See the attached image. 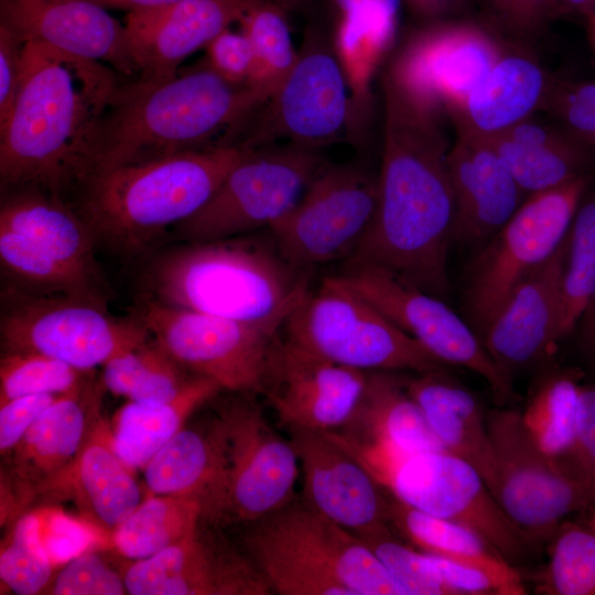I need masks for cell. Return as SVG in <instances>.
Masks as SVG:
<instances>
[{
	"mask_svg": "<svg viewBox=\"0 0 595 595\" xmlns=\"http://www.w3.org/2000/svg\"><path fill=\"white\" fill-rule=\"evenodd\" d=\"M99 391L90 378L79 389L60 396L2 455V524L31 509L41 490L76 457L100 401Z\"/></svg>",
	"mask_w": 595,
	"mask_h": 595,
	"instance_id": "obj_21",
	"label": "cell"
},
{
	"mask_svg": "<svg viewBox=\"0 0 595 595\" xmlns=\"http://www.w3.org/2000/svg\"><path fill=\"white\" fill-rule=\"evenodd\" d=\"M564 15L586 17L595 12V0H562Z\"/></svg>",
	"mask_w": 595,
	"mask_h": 595,
	"instance_id": "obj_58",
	"label": "cell"
},
{
	"mask_svg": "<svg viewBox=\"0 0 595 595\" xmlns=\"http://www.w3.org/2000/svg\"><path fill=\"white\" fill-rule=\"evenodd\" d=\"M580 389L570 375L551 376L538 386L520 413L533 441L550 456L565 455L574 443Z\"/></svg>",
	"mask_w": 595,
	"mask_h": 595,
	"instance_id": "obj_40",
	"label": "cell"
},
{
	"mask_svg": "<svg viewBox=\"0 0 595 595\" xmlns=\"http://www.w3.org/2000/svg\"><path fill=\"white\" fill-rule=\"evenodd\" d=\"M288 431L309 506L356 536L391 527L390 497L355 457L324 432Z\"/></svg>",
	"mask_w": 595,
	"mask_h": 595,
	"instance_id": "obj_22",
	"label": "cell"
},
{
	"mask_svg": "<svg viewBox=\"0 0 595 595\" xmlns=\"http://www.w3.org/2000/svg\"><path fill=\"white\" fill-rule=\"evenodd\" d=\"M53 595H123V574L117 573L93 548L75 556L53 577L44 592Z\"/></svg>",
	"mask_w": 595,
	"mask_h": 595,
	"instance_id": "obj_50",
	"label": "cell"
},
{
	"mask_svg": "<svg viewBox=\"0 0 595 595\" xmlns=\"http://www.w3.org/2000/svg\"><path fill=\"white\" fill-rule=\"evenodd\" d=\"M310 0H274L275 3L281 6L284 10H294L303 7Z\"/></svg>",
	"mask_w": 595,
	"mask_h": 595,
	"instance_id": "obj_61",
	"label": "cell"
},
{
	"mask_svg": "<svg viewBox=\"0 0 595 595\" xmlns=\"http://www.w3.org/2000/svg\"><path fill=\"white\" fill-rule=\"evenodd\" d=\"M542 111L595 149V80L556 76Z\"/></svg>",
	"mask_w": 595,
	"mask_h": 595,
	"instance_id": "obj_49",
	"label": "cell"
},
{
	"mask_svg": "<svg viewBox=\"0 0 595 595\" xmlns=\"http://www.w3.org/2000/svg\"><path fill=\"white\" fill-rule=\"evenodd\" d=\"M507 42L483 22L432 21L403 42L383 79L421 110L448 116L488 74Z\"/></svg>",
	"mask_w": 595,
	"mask_h": 595,
	"instance_id": "obj_15",
	"label": "cell"
},
{
	"mask_svg": "<svg viewBox=\"0 0 595 595\" xmlns=\"http://www.w3.org/2000/svg\"><path fill=\"white\" fill-rule=\"evenodd\" d=\"M152 495L197 500L203 520L215 524L225 480V443L218 416L206 428H183L145 465Z\"/></svg>",
	"mask_w": 595,
	"mask_h": 595,
	"instance_id": "obj_30",
	"label": "cell"
},
{
	"mask_svg": "<svg viewBox=\"0 0 595 595\" xmlns=\"http://www.w3.org/2000/svg\"><path fill=\"white\" fill-rule=\"evenodd\" d=\"M387 527L357 536L379 559L408 595H454L432 565L428 554L398 541Z\"/></svg>",
	"mask_w": 595,
	"mask_h": 595,
	"instance_id": "obj_46",
	"label": "cell"
},
{
	"mask_svg": "<svg viewBox=\"0 0 595 595\" xmlns=\"http://www.w3.org/2000/svg\"><path fill=\"white\" fill-rule=\"evenodd\" d=\"M566 253L567 235L515 288L482 338L491 358L511 376L537 363L562 338Z\"/></svg>",
	"mask_w": 595,
	"mask_h": 595,
	"instance_id": "obj_26",
	"label": "cell"
},
{
	"mask_svg": "<svg viewBox=\"0 0 595 595\" xmlns=\"http://www.w3.org/2000/svg\"><path fill=\"white\" fill-rule=\"evenodd\" d=\"M403 2L413 14L428 22L444 20L452 14L446 0H403Z\"/></svg>",
	"mask_w": 595,
	"mask_h": 595,
	"instance_id": "obj_55",
	"label": "cell"
},
{
	"mask_svg": "<svg viewBox=\"0 0 595 595\" xmlns=\"http://www.w3.org/2000/svg\"><path fill=\"white\" fill-rule=\"evenodd\" d=\"M378 205V175L351 164H324L296 204L270 229L279 252L302 269L348 260Z\"/></svg>",
	"mask_w": 595,
	"mask_h": 595,
	"instance_id": "obj_17",
	"label": "cell"
},
{
	"mask_svg": "<svg viewBox=\"0 0 595 595\" xmlns=\"http://www.w3.org/2000/svg\"><path fill=\"white\" fill-rule=\"evenodd\" d=\"M368 372L332 363L279 334L260 394L286 429L331 432L351 416Z\"/></svg>",
	"mask_w": 595,
	"mask_h": 595,
	"instance_id": "obj_19",
	"label": "cell"
},
{
	"mask_svg": "<svg viewBox=\"0 0 595 595\" xmlns=\"http://www.w3.org/2000/svg\"><path fill=\"white\" fill-rule=\"evenodd\" d=\"M40 545L57 567L83 552L101 544V534L82 518L76 519L54 505L31 509Z\"/></svg>",
	"mask_w": 595,
	"mask_h": 595,
	"instance_id": "obj_48",
	"label": "cell"
},
{
	"mask_svg": "<svg viewBox=\"0 0 595 595\" xmlns=\"http://www.w3.org/2000/svg\"><path fill=\"white\" fill-rule=\"evenodd\" d=\"M90 374L37 353L1 351L0 404L24 396L74 391L91 378Z\"/></svg>",
	"mask_w": 595,
	"mask_h": 595,
	"instance_id": "obj_44",
	"label": "cell"
},
{
	"mask_svg": "<svg viewBox=\"0 0 595 595\" xmlns=\"http://www.w3.org/2000/svg\"><path fill=\"white\" fill-rule=\"evenodd\" d=\"M585 22L587 40L595 56V12L586 15Z\"/></svg>",
	"mask_w": 595,
	"mask_h": 595,
	"instance_id": "obj_60",
	"label": "cell"
},
{
	"mask_svg": "<svg viewBox=\"0 0 595 595\" xmlns=\"http://www.w3.org/2000/svg\"><path fill=\"white\" fill-rule=\"evenodd\" d=\"M400 6L375 0L337 18L333 46L349 94L348 132L356 140L370 113L375 75L396 39Z\"/></svg>",
	"mask_w": 595,
	"mask_h": 595,
	"instance_id": "obj_34",
	"label": "cell"
},
{
	"mask_svg": "<svg viewBox=\"0 0 595 595\" xmlns=\"http://www.w3.org/2000/svg\"><path fill=\"white\" fill-rule=\"evenodd\" d=\"M578 323L582 345L589 355L595 356V288Z\"/></svg>",
	"mask_w": 595,
	"mask_h": 595,
	"instance_id": "obj_56",
	"label": "cell"
},
{
	"mask_svg": "<svg viewBox=\"0 0 595 595\" xmlns=\"http://www.w3.org/2000/svg\"><path fill=\"white\" fill-rule=\"evenodd\" d=\"M207 65L226 80L245 84L253 68V53L248 37L227 29L207 46Z\"/></svg>",
	"mask_w": 595,
	"mask_h": 595,
	"instance_id": "obj_52",
	"label": "cell"
},
{
	"mask_svg": "<svg viewBox=\"0 0 595 595\" xmlns=\"http://www.w3.org/2000/svg\"><path fill=\"white\" fill-rule=\"evenodd\" d=\"M202 520L203 507L197 500L152 495L116 528L110 541L122 556L144 560L193 534Z\"/></svg>",
	"mask_w": 595,
	"mask_h": 595,
	"instance_id": "obj_36",
	"label": "cell"
},
{
	"mask_svg": "<svg viewBox=\"0 0 595 595\" xmlns=\"http://www.w3.org/2000/svg\"><path fill=\"white\" fill-rule=\"evenodd\" d=\"M2 284L21 292L50 298H73L104 306L110 295L72 272L32 240L0 226Z\"/></svg>",
	"mask_w": 595,
	"mask_h": 595,
	"instance_id": "obj_37",
	"label": "cell"
},
{
	"mask_svg": "<svg viewBox=\"0 0 595 595\" xmlns=\"http://www.w3.org/2000/svg\"><path fill=\"white\" fill-rule=\"evenodd\" d=\"M136 316L190 372L221 390L260 393L271 346L284 321L244 322L138 299Z\"/></svg>",
	"mask_w": 595,
	"mask_h": 595,
	"instance_id": "obj_13",
	"label": "cell"
},
{
	"mask_svg": "<svg viewBox=\"0 0 595 595\" xmlns=\"http://www.w3.org/2000/svg\"><path fill=\"white\" fill-rule=\"evenodd\" d=\"M268 98L248 83L226 80L207 64L164 80L121 82L93 133L80 180L121 165L236 145Z\"/></svg>",
	"mask_w": 595,
	"mask_h": 595,
	"instance_id": "obj_3",
	"label": "cell"
},
{
	"mask_svg": "<svg viewBox=\"0 0 595 595\" xmlns=\"http://www.w3.org/2000/svg\"><path fill=\"white\" fill-rule=\"evenodd\" d=\"M24 44L0 23V128L7 122L19 93Z\"/></svg>",
	"mask_w": 595,
	"mask_h": 595,
	"instance_id": "obj_54",
	"label": "cell"
},
{
	"mask_svg": "<svg viewBox=\"0 0 595 595\" xmlns=\"http://www.w3.org/2000/svg\"><path fill=\"white\" fill-rule=\"evenodd\" d=\"M549 562L537 589L547 595H595V532L561 522L550 537Z\"/></svg>",
	"mask_w": 595,
	"mask_h": 595,
	"instance_id": "obj_42",
	"label": "cell"
},
{
	"mask_svg": "<svg viewBox=\"0 0 595 595\" xmlns=\"http://www.w3.org/2000/svg\"><path fill=\"white\" fill-rule=\"evenodd\" d=\"M486 25L508 41L532 45L564 15L562 0H478Z\"/></svg>",
	"mask_w": 595,
	"mask_h": 595,
	"instance_id": "obj_47",
	"label": "cell"
},
{
	"mask_svg": "<svg viewBox=\"0 0 595 595\" xmlns=\"http://www.w3.org/2000/svg\"><path fill=\"white\" fill-rule=\"evenodd\" d=\"M252 149L221 145L121 165L83 177L65 198L97 247L143 259L201 209Z\"/></svg>",
	"mask_w": 595,
	"mask_h": 595,
	"instance_id": "obj_4",
	"label": "cell"
},
{
	"mask_svg": "<svg viewBox=\"0 0 595 595\" xmlns=\"http://www.w3.org/2000/svg\"><path fill=\"white\" fill-rule=\"evenodd\" d=\"M559 458L595 490V386L581 387L574 443Z\"/></svg>",
	"mask_w": 595,
	"mask_h": 595,
	"instance_id": "obj_51",
	"label": "cell"
},
{
	"mask_svg": "<svg viewBox=\"0 0 595 595\" xmlns=\"http://www.w3.org/2000/svg\"><path fill=\"white\" fill-rule=\"evenodd\" d=\"M486 140L527 195L589 175L595 161V149L554 120L531 117Z\"/></svg>",
	"mask_w": 595,
	"mask_h": 595,
	"instance_id": "obj_31",
	"label": "cell"
},
{
	"mask_svg": "<svg viewBox=\"0 0 595 595\" xmlns=\"http://www.w3.org/2000/svg\"><path fill=\"white\" fill-rule=\"evenodd\" d=\"M595 288V190L584 194L567 234L562 337L578 324Z\"/></svg>",
	"mask_w": 595,
	"mask_h": 595,
	"instance_id": "obj_43",
	"label": "cell"
},
{
	"mask_svg": "<svg viewBox=\"0 0 595 595\" xmlns=\"http://www.w3.org/2000/svg\"><path fill=\"white\" fill-rule=\"evenodd\" d=\"M244 551L281 595H408L351 531L295 499L247 526Z\"/></svg>",
	"mask_w": 595,
	"mask_h": 595,
	"instance_id": "obj_6",
	"label": "cell"
},
{
	"mask_svg": "<svg viewBox=\"0 0 595 595\" xmlns=\"http://www.w3.org/2000/svg\"><path fill=\"white\" fill-rule=\"evenodd\" d=\"M382 88L378 205L368 232L348 260L386 268L443 300L451 289L447 252L455 221L450 148L440 118L412 105L385 79Z\"/></svg>",
	"mask_w": 595,
	"mask_h": 595,
	"instance_id": "obj_1",
	"label": "cell"
},
{
	"mask_svg": "<svg viewBox=\"0 0 595 595\" xmlns=\"http://www.w3.org/2000/svg\"><path fill=\"white\" fill-rule=\"evenodd\" d=\"M324 164L317 151L291 144L251 151L201 209L172 228L164 245L270 229L296 204Z\"/></svg>",
	"mask_w": 595,
	"mask_h": 595,
	"instance_id": "obj_11",
	"label": "cell"
},
{
	"mask_svg": "<svg viewBox=\"0 0 595 595\" xmlns=\"http://www.w3.org/2000/svg\"><path fill=\"white\" fill-rule=\"evenodd\" d=\"M355 457L392 498L470 529L510 564L532 545L509 520L482 475L448 451L402 452L357 444L325 432Z\"/></svg>",
	"mask_w": 595,
	"mask_h": 595,
	"instance_id": "obj_7",
	"label": "cell"
},
{
	"mask_svg": "<svg viewBox=\"0 0 595 595\" xmlns=\"http://www.w3.org/2000/svg\"><path fill=\"white\" fill-rule=\"evenodd\" d=\"M204 520L183 541L133 561L123 580L130 595H268L271 587L244 551Z\"/></svg>",
	"mask_w": 595,
	"mask_h": 595,
	"instance_id": "obj_20",
	"label": "cell"
},
{
	"mask_svg": "<svg viewBox=\"0 0 595 595\" xmlns=\"http://www.w3.org/2000/svg\"><path fill=\"white\" fill-rule=\"evenodd\" d=\"M447 164L455 198L453 240L494 236L528 196L486 139L457 132Z\"/></svg>",
	"mask_w": 595,
	"mask_h": 595,
	"instance_id": "obj_28",
	"label": "cell"
},
{
	"mask_svg": "<svg viewBox=\"0 0 595 595\" xmlns=\"http://www.w3.org/2000/svg\"><path fill=\"white\" fill-rule=\"evenodd\" d=\"M345 262L337 277L396 326L445 365H458L483 377L499 405L515 399L512 376L497 365L474 328L442 299L380 266Z\"/></svg>",
	"mask_w": 595,
	"mask_h": 595,
	"instance_id": "obj_18",
	"label": "cell"
},
{
	"mask_svg": "<svg viewBox=\"0 0 595 595\" xmlns=\"http://www.w3.org/2000/svg\"><path fill=\"white\" fill-rule=\"evenodd\" d=\"M258 0H178L131 11L126 17L138 76L164 80L180 64L206 46L234 22H240Z\"/></svg>",
	"mask_w": 595,
	"mask_h": 595,
	"instance_id": "obj_24",
	"label": "cell"
},
{
	"mask_svg": "<svg viewBox=\"0 0 595 595\" xmlns=\"http://www.w3.org/2000/svg\"><path fill=\"white\" fill-rule=\"evenodd\" d=\"M217 407L225 443V480L215 526L256 522L294 497L300 463L290 440L267 421L250 393Z\"/></svg>",
	"mask_w": 595,
	"mask_h": 595,
	"instance_id": "obj_16",
	"label": "cell"
},
{
	"mask_svg": "<svg viewBox=\"0 0 595 595\" xmlns=\"http://www.w3.org/2000/svg\"><path fill=\"white\" fill-rule=\"evenodd\" d=\"M350 101L333 42L307 30L289 74L241 131L237 145L262 149L277 140L315 150L348 132Z\"/></svg>",
	"mask_w": 595,
	"mask_h": 595,
	"instance_id": "obj_14",
	"label": "cell"
},
{
	"mask_svg": "<svg viewBox=\"0 0 595 595\" xmlns=\"http://www.w3.org/2000/svg\"><path fill=\"white\" fill-rule=\"evenodd\" d=\"M219 391L213 380L195 375L170 401H129L113 420L112 443L118 456L131 469H143L184 428L187 418Z\"/></svg>",
	"mask_w": 595,
	"mask_h": 595,
	"instance_id": "obj_35",
	"label": "cell"
},
{
	"mask_svg": "<svg viewBox=\"0 0 595 595\" xmlns=\"http://www.w3.org/2000/svg\"><path fill=\"white\" fill-rule=\"evenodd\" d=\"M56 566L51 562L36 537L35 517L31 509L12 523L1 543L0 580L12 593H44Z\"/></svg>",
	"mask_w": 595,
	"mask_h": 595,
	"instance_id": "obj_45",
	"label": "cell"
},
{
	"mask_svg": "<svg viewBox=\"0 0 595 595\" xmlns=\"http://www.w3.org/2000/svg\"><path fill=\"white\" fill-rule=\"evenodd\" d=\"M0 23L24 43L42 42L138 76L125 24L87 0H0Z\"/></svg>",
	"mask_w": 595,
	"mask_h": 595,
	"instance_id": "obj_25",
	"label": "cell"
},
{
	"mask_svg": "<svg viewBox=\"0 0 595 595\" xmlns=\"http://www.w3.org/2000/svg\"><path fill=\"white\" fill-rule=\"evenodd\" d=\"M329 1L338 18L343 14H346L375 0H329ZM386 1L403 2V0H386Z\"/></svg>",
	"mask_w": 595,
	"mask_h": 595,
	"instance_id": "obj_59",
	"label": "cell"
},
{
	"mask_svg": "<svg viewBox=\"0 0 595 595\" xmlns=\"http://www.w3.org/2000/svg\"><path fill=\"white\" fill-rule=\"evenodd\" d=\"M115 451L112 430L95 405L85 440L73 462L50 482L35 502L54 505L72 500L79 518L110 540L116 528L139 506L141 493Z\"/></svg>",
	"mask_w": 595,
	"mask_h": 595,
	"instance_id": "obj_23",
	"label": "cell"
},
{
	"mask_svg": "<svg viewBox=\"0 0 595 595\" xmlns=\"http://www.w3.org/2000/svg\"><path fill=\"white\" fill-rule=\"evenodd\" d=\"M105 9H125L131 11L155 8L178 0H87Z\"/></svg>",
	"mask_w": 595,
	"mask_h": 595,
	"instance_id": "obj_57",
	"label": "cell"
},
{
	"mask_svg": "<svg viewBox=\"0 0 595 595\" xmlns=\"http://www.w3.org/2000/svg\"><path fill=\"white\" fill-rule=\"evenodd\" d=\"M592 506V513L587 526L595 532V501Z\"/></svg>",
	"mask_w": 595,
	"mask_h": 595,
	"instance_id": "obj_62",
	"label": "cell"
},
{
	"mask_svg": "<svg viewBox=\"0 0 595 595\" xmlns=\"http://www.w3.org/2000/svg\"><path fill=\"white\" fill-rule=\"evenodd\" d=\"M138 299L244 322L285 321L312 269L289 262L271 237L173 242L142 259Z\"/></svg>",
	"mask_w": 595,
	"mask_h": 595,
	"instance_id": "obj_5",
	"label": "cell"
},
{
	"mask_svg": "<svg viewBox=\"0 0 595 595\" xmlns=\"http://www.w3.org/2000/svg\"><path fill=\"white\" fill-rule=\"evenodd\" d=\"M331 432L353 443L402 452L446 451L407 391L404 378L394 371H369L351 416Z\"/></svg>",
	"mask_w": 595,
	"mask_h": 595,
	"instance_id": "obj_33",
	"label": "cell"
},
{
	"mask_svg": "<svg viewBox=\"0 0 595 595\" xmlns=\"http://www.w3.org/2000/svg\"><path fill=\"white\" fill-rule=\"evenodd\" d=\"M119 75L104 63L25 42L19 93L0 128L1 193L37 188L66 198Z\"/></svg>",
	"mask_w": 595,
	"mask_h": 595,
	"instance_id": "obj_2",
	"label": "cell"
},
{
	"mask_svg": "<svg viewBox=\"0 0 595 595\" xmlns=\"http://www.w3.org/2000/svg\"><path fill=\"white\" fill-rule=\"evenodd\" d=\"M389 523L392 529H396L422 552L453 561L491 567H502L510 564L470 529L422 512L391 496L389 498Z\"/></svg>",
	"mask_w": 595,
	"mask_h": 595,
	"instance_id": "obj_39",
	"label": "cell"
},
{
	"mask_svg": "<svg viewBox=\"0 0 595 595\" xmlns=\"http://www.w3.org/2000/svg\"><path fill=\"white\" fill-rule=\"evenodd\" d=\"M555 77L532 45L508 41L488 74L448 117L456 132L493 138L543 110Z\"/></svg>",
	"mask_w": 595,
	"mask_h": 595,
	"instance_id": "obj_27",
	"label": "cell"
},
{
	"mask_svg": "<svg viewBox=\"0 0 595 595\" xmlns=\"http://www.w3.org/2000/svg\"><path fill=\"white\" fill-rule=\"evenodd\" d=\"M404 385L444 448L469 463L490 490L495 453L478 399L445 370L416 374Z\"/></svg>",
	"mask_w": 595,
	"mask_h": 595,
	"instance_id": "obj_32",
	"label": "cell"
},
{
	"mask_svg": "<svg viewBox=\"0 0 595 595\" xmlns=\"http://www.w3.org/2000/svg\"><path fill=\"white\" fill-rule=\"evenodd\" d=\"M62 394H31L0 404V452L6 455Z\"/></svg>",
	"mask_w": 595,
	"mask_h": 595,
	"instance_id": "obj_53",
	"label": "cell"
},
{
	"mask_svg": "<svg viewBox=\"0 0 595 595\" xmlns=\"http://www.w3.org/2000/svg\"><path fill=\"white\" fill-rule=\"evenodd\" d=\"M133 315L79 299L37 296L8 285L0 293L1 351L37 353L93 371L150 336Z\"/></svg>",
	"mask_w": 595,
	"mask_h": 595,
	"instance_id": "obj_9",
	"label": "cell"
},
{
	"mask_svg": "<svg viewBox=\"0 0 595 595\" xmlns=\"http://www.w3.org/2000/svg\"><path fill=\"white\" fill-rule=\"evenodd\" d=\"M486 420L495 453L490 493L531 544L548 541L570 513L594 504L595 490L538 446L520 412L495 409Z\"/></svg>",
	"mask_w": 595,
	"mask_h": 595,
	"instance_id": "obj_12",
	"label": "cell"
},
{
	"mask_svg": "<svg viewBox=\"0 0 595 595\" xmlns=\"http://www.w3.org/2000/svg\"><path fill=\"white\" fill-rule=\"evenodd\" d=\"M285 11L275 2L258 0L239 22L253 53V68L248 84L269 97L292 69L298 57Z\"/></svg>",
	"mask_w": 595,
	"mask_h": 595,
	"instance_id": "obj_41",
	"label": "cell"
},
{
	"mask_svg": "<svg viewBox=\"0 0 595 595\" xmlns=\"http://www.w3.org/2000/svg\"><path fill=\"white\" fill-rule=\"evenodd\" d=\"M195 375L181 365L152 335L104 365L102 386L136 402L174 399Z\"/></svg>",
	"mask_w": 595,
	"mask_h": 595,
	"instance_id": "obj_38",
	"label": "cell"
},
{
	"mask_svg": "<svg viewBox=\"0 0 595 595\" xmlns=\"http://www.w3.org/2000/svg\"><path fill=\"white\" fill-rule=\"evenodd\" d=\"M0 226L25 236L65 268L110 295L96 259L95 239L65 198L37 188L3 192Z\"/></svg>",
	"mask_w": 595,
	"mask_h": 595,
	"instance_id": "obj_29",
	"label": "cell"
},
{
	"mask_svg": "<svg viewBox=\"0 0 595 595\" xmlns=\"http://www.w3.org/2000/svg\"><path fill=\"white\" fill-rule=\"evenodd\" d=\"M591 175L527 196L472 264L466 311L483 338L515 288L562 244Z\"/></svg>",
	"mask_w": 595,
	"mask_h": 595,
	"instance_id": "obj_10",
	"label": "cell"
},
{
	"mask_svg": "<svg viewBox=\"0 0 595 595\" xmlns=\"http://www.w3.org/2000/svg\"><path fill=\"white\" fill-rule=\"evenodd\" d=\"M282 331L317 356L363 371L424 374L446 366L337 275L309 290Z\"/></svg>",
	"mask_w": 595,
	"mask_h": 595,
	"instance_id": "obj_8",
	"label": "cell"
}]
</instances>
